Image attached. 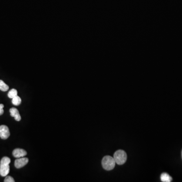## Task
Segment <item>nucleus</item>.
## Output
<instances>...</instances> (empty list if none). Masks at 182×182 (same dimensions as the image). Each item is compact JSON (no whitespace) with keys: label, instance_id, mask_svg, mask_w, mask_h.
<instances>
[{"label":"nucleus","instance_id":"nucleus-12","mask_svg":"<svg viewBox=\"0 0 182 182\" xmlns=\"http://www.w3.org/2000/svg\"><path fill=\"white\" fill-rule=\"evenodd\" d=\"M5 182H14L15 180H14L12 176H6V178L5 179Z\"/></svg>","mask_w":182,"mask_h":182},{"label":"nucleus","instance_id":"nucleus-13","mask_svg":"<svg viewBox=\"0 0 182 182\" xmlns=\"http://www.w3.org/2000/svg\"><path fill=\"white\" fill-rule=\"evenodd\" d=\"M4 107V105L3 104H0V115H2L4 113V109H3Z\"/></svg>","mask_w":182,"mask_h":182},{"label":"nucleus","instance_id":"nucleus-6","mask_svg":"<svg viewBox=\"0 0 182 182\" xmlns=\"http://www.w3.org/2000/svg\"><path fill=\"white\" fill-rule=\"evenodd\" d=\"M13 156L16 158H20L23 157L24 156H26L27 154V152L25 150L20 148H17L13 150L12 152Z\"/></svg>","mask_w":182,"mask_h":182},{"label":"nucleus","instance_id":"nucleus-4","mask_svg":"<svg viewBox=\"0 0 182 182\" xmlns=\"http://www.w3.org/2000/svg\"><path fill=\"white\" fill-rule=\"evenodd\" d=\"M10 135V131L8 127L6 125H2L0 126V138L2 139L6 140Z\"/></svg>","mask_w":182,"mask_h":182},{"label":"nucleus","instance_id":"nucleus-5","mask_svg":"<svg viewBox=\"0 0 182 182\" xmlns=\"http://www.w3.org/2000/svg\"><path fill=\"white\" fill-rule=\"evenodd\" d=\"M28 162H29V159L26 157H23L17 158L15 161V167L17 168H20L26 165Z\"/></svg>","mask_w":182,"mask_h":182},{"label":"nucleus","instance_id":"nucleus-7","mask_svg":"<svg viewBox=\"0 0 182 182\" xmlns=\"http://www.w3.org/2000/svg\"><path fill=\"white\" fill-rule=\"evenodd\" d=\"M10 115L11 117H14L15 120L16 121H20L22 118L20 117V114L19 113L18 110L16 108H11L10 109Z\"/></svg>","mask_w":182,"mask_h":182},{"label":"nucleus","instance_id":"nucleus-10","mask_svg":"<svg viewBox=\"0 0 182 182\" xmlns=\"http://www.w3.org/2000/svg\"><path fill=\"white\" fill-rule=\"evenodd\" d=\"M9 90V86L6 85L2 80H0V90L6 92Z\"/></svg>","mask_w":182,"mask_h":182},{"label":"nucleus","instance_id":"nucleus-8","mask_svg":"<svg viewBox=\"0 0 182 182\" xmlns=\"http://www.w3.org/2000/svg\"><path fill=\"white\" fill-rule=\"evenodd\" d=\"M161 180L164 182H171L172 181V178L168 174L165 172L162 173L161 175Z\"/></svg>","mask_w":182,"mask_h":182},{"label":"nucleus","instance_id":"nucleus-2","mask_svg":"<svg viewBox=\"0 0 182 182\" xmlns=\"http://www.w3.org/2000/svg\"><path fill=\"white\" fill-rule=\"evenodd\" d=\"M115 162L113 157L110 156H105L102 160V165L104 169L106 171H110L115 167Z\"/></svg>","mask_w":182,"mask_h":182},{"label":"nucleus","instance_id":"nucleus-9","mask_svg":"<svg viewBox=\"0 0 182 182\" xmlns=\"http://www.w3.org/2000/svg\"><path fill=\"white\" fill-rule=\"evenodd\" d=\"M12 99V103L14 105H19L22 103V99H21L20 97H19L18 96H16Z\"/></svg>","mask_w":182,"mask_h":182},{"label":"nucleus","instance_id":"nucleus-3","mask_svg":"<svg viewBox=\"0 0 182 182\" xmlns=\"http://www.w3.org/2000/svg\"><path fill=\"white\" fill-rule=\"evenodd\" d=\"M113 158L116 164L118 165H122L127 161V153L124 150H119L114 154Z\"/></svg>","mask_w":182,"mask_h":182},{"label":"nucleus","instance_id":"nucleus-11","mask_svg":"<svg viewBox=\"0 0 182 182\" xmlns=\"http://www.w3.org/2000/svg\"><path fill=\"white\" fill-rule=\"evenodd\" d=\"M16 96H17V91L14 89H13L10 90L8 94V96L10 99L13 98L14 97H15Z\"/></svg>","mask_w":182,"mask_h":182},{"label":"nucleus","instance_id":"nucleus-14","mask_svg":"<svg viewBox=\"0 0 182 182\" xmlns=\"http://www.w3.org/2000/svg\"></svg>","mask_w":182,"mask_h":182},{"label":"nucleus","instance_id":"nucleus-1","mask_svg":"<svg viewBox=\"0 0 182 182\" xmlns=\"http://www.w3.org/2000/svg\"><path fill=\"white\" fill-rule=\"evenodd\" d=\"M11 160L8 157H4L0 162V175L2 176H6L10 172L9 164Z\"/></svg>","mask_w":182,"mask_h":182}]
</instances>
